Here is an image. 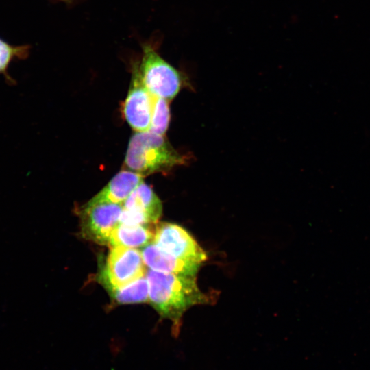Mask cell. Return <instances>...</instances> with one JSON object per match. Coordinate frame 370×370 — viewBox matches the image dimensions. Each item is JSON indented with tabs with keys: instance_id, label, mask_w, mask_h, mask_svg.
I'll use <instances>...</instances> for the list:
<instances>
[{
	"instance_id": "277c9868",
	"label": "cell",
	"mask_w": 370,
	"mask_h": 370,
	"mask_svg": "<svg viewBox=\"0 0 370 370\" xmlns=\"http://www.w3.org/2000/svg\"><path fill=\"white\" fill-rule=\"evenodd\" d=\"M146 267L141 251L112 246L99 274V280L108 291L122 288L145 276Z\"/></svg>"
},
{
	"instance_id": "4fadbf2b",
	"label": "cell",
	"mask_w": 370,
	"mask_h": 370,
	"mask_svg": "<svg viewBox=\"0 0 370 370\" xmlns=\"http://www.w3.org/2000/svg\"><path fill=\"white\" fill-rule=\"evenodd\" d=\"M29 50V45H13L0 38V74L5 77L8 83H14L8 71L10 63L16 60L27 58Z\"/></svg>"
},
{
	"instance_id": "30bf717a",
	"label": "cell",
	"mask_w": 370,
	"mask_h": 370,
	"mask_svg": "<svg viewBox=\"0 0 370 370\" xmlns=\"http://www.w3.org/2000/svg\"><path fill=\"white\" fill-rule=\"evenodd\" d=\"M142 182L143 176L130 170H121L89 201L123 204Z\"/></svg>"
},
{
	"instance_id": "9a60e30c",
	"label": "cell",
	"mask_w": 370,
	"mask_h": 370,
	"mask_svg": "<svg viewBox=\"0 0 370 370\" xmlns=\"http://www.w3.org/2000/svg\"><path fill=\"white\" fill-rule=\"evenodd\" d=\"M61 1H69V0H61Z\"/></svg>"
},
{
	"instance_id": "3957f363",
	"label": "cell",
	"mask_w": 370,
	"mask_h": 370,
	"mask_svg": "<svg viewBox=\"0 0 370 370\" xmlns=\"http://www.w3.org/2000/svg\"><path fill=\"white\" fill-rule=\"evenodd\" d=\"M132 69L154 96L169 101L177 95L182 87L180 72L166 62L150 44L143 45L141 58L134 62Z\"/></svg>"
},
{
	"instance_id": "7a4b0ae2",
	"label": "cell",
	"mask_w": 370,
	"mask_h": 370,
	"mask_svg": "<svg viewBox=\"0 0 370 370\" xmlns=\"http://www.w3.org/2000/svg\"><path fill=\"white\" fill-rule=\"evenodd\" d=\"M184 158L164 136L150 131L135 132L131 136L124 161L130 171L142 176L166 171L184 163Z\"/></svg>"
},
{
	"instance_id": "52a82bcc",
	"label": "cell",
	"mask_w": 370,
	"mask_h": 370,
	"mask_svg": "<svg viewBox=\"0 0 370 370\" xmlns=\"http://www.w3.org/2000/svg\"><path fill=\"white\" fill-rule=\"evenodd\" d=\"M119 223L125 225H153L162 213V201L153 189L142 182L123 203Z\"/></svg>"
},
{
	"instance_id": "6da1fadb",
	"label": "cell",
	"mask_w": 370,
	"mask_h": 370,
	"mask_svg": "<svg viewBox=\"0 0 370 370\" xmlns=\"http://www.w3.org/2000/svg\"><path fill=\"white\" fill-rule=\"evenodd\" d=\"M149 301L163 319L172 322V334L179 335L184 314L197 305L210 304L213 295L203 292L196 277L147 269Z\"/></svg>"
},
{
	"instance_id": "5b68a950",
	"label": "cell",
	"mask_w": 370,
	"mask_h": 370,
	"mask_svg": "<svg viewBox=\"0 0 370 370\" xmlns=\"http://www.w3.org/2000/svg\"><path fill=\"white\" fill-rule=\"evenodd\" d=\"M153 243L166 254L181 260L202 265L208 259L206 252L193 236L175 223H156Z\"/></svg>"
},
{
	"instance_id": "7c38bea8",
	"label": "cell",
	"mask_w": 370,
	"mask_h": 370,
	"mask_svg": "<svg viewBox=\"0 0 370 370\" xmlns=\"http://www.w3.org/2000/svg\"><path fill=\"white\" fill-rule=\"evenodd\" d=\"M118 304H136L149 301V284L146 276L122 288L108 291Z\"/></svg>"
},
{
	"instance_id": "5bb4252c",
	"label": "cell",
	"mask_w": 370,
	"mask_h": 370,
	"mask_svg": "<svg viewBox=\"0 0 370 370\" xmlns=\"http://www.w3.org/2000/svg\"><path fill=\"white\" fill-rule=\"evenodd\" d=\"M168 100L154 96L151 121L149 131L164 136L170 122Z\"/></svg>"
},
{
	"instance_id": "8992f818",
	"label": "cell",
	"mask_w": 370,
	"mask_h": 370,
	"mask_svg": "<svg viewBox=\"0 0 370 370\" xmlns=\"http://www.w3.org/2000/svg\"><path fill=\"white\" fill-rule=\"evenodd\" d=\"M122 204L88 201L79 212L82 236L99 245H109L111 234L119 223Z\"/></svg>"
},
{
	"instance_id": "8fae6325",
	"label": "cell",
	"mask_w": 370,
	"mask_h": 370,
	"mask_svg": "<svg viewBox=\"0 0 370 370\" xmlns=\"http://www.w3.org/2000/svg\"><path fill=\"white\" fill-rule=\"evenodd\" d=\"M155 224L125 225L119 223L111 234L109 245L143 248L153 243Z\"/></svg>"
},
{
	"instance_id": "9c48e42d",
	"label": "cell",
	"mask_w": 370,
	"mask_h": 370,
	"mask_svg": "<svg viewBox=\"0 0 370 370\" xmlns=\"http://www.w3.org/2000/svg\"><path fill=\"white\" fill-rule=\"evenodd\" d=\"M141 253L145 265L158 271L196 277L202 266L166 254L153 243L143 247Z\"/></svg>"
},
{
	"instance_id": "ba28073f",
	"label": "cell",
	"mask_w": 370,
	"mask_h": 370,
	"mask_svg": "<svg viewBox=\"0 0 370 370\" xmlns=\"http://www.w3.org/2000/svg\"><path fill=\"white\" fill-rule=\"evenodd\" d=\"M154 95L143 84L132 69L128 94L123 103V115L135 132L149 131L151 121Z\"/></svg>"
}]
</instances>
